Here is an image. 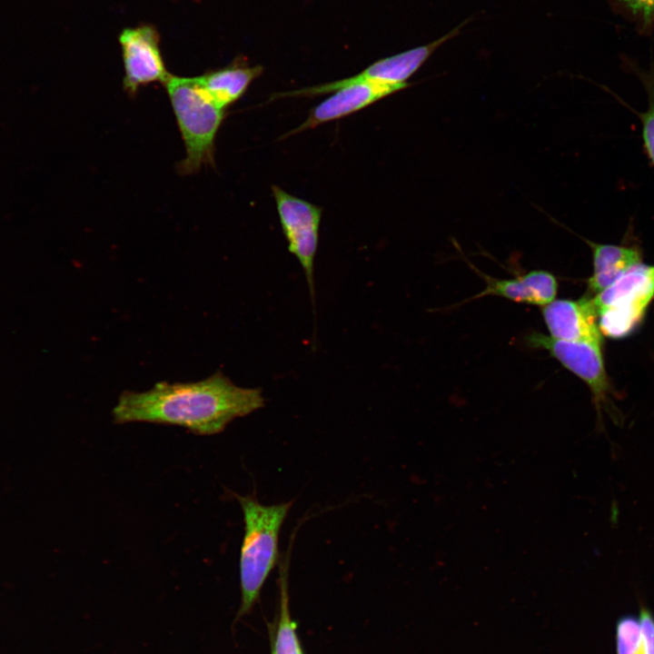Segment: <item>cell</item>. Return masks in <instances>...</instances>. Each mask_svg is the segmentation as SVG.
<instances>
[{"label":"cell","mask_w":654,"mask_h":654,"mask_svg":"<svg viewBox=\"0 0 654 654\" xmlns=\"http://www.w3.org/2000/svg\"><path fill=\"white\" fill-rule=\"evenodd\" d=\"M583 240L592 253L593 272L588 280V291L593 296L612 284L630 267L641 263V253L637 247Z\"/></svg>","instance_id":"4fadbf2b"},{"label":"cell","mask_w":654,"mask_h":654,"mask_svg":"<svg viewBox=\"0 0 654 654\" xmlns=\"http://www.w3.org/2000/svg\"><path fill=\"white\" fill-rule=\"evenodd\" d=\"M526 342L532 348L547 351L561 365L583 381L590 388L598 415H600V409L607 407L612 392L601 344L557 340L539 332L529 334Z\"/></svg>","instance_id":"52a82bcc"},{"label":"cell","mask_w":654,"mask_h":654,"mask_svg":"<svg viewBox=\"0 0 654 654\" xmlns=\"http://www.w3.org/2000/svg\"><path fill=\"white\" fill-rule=\"evenodd\" d=\"M471 18L461 23L440 38L423 45L414 47L402 53L382 58L369 65L363 71L342 80L325 83L322 84L305 87L280 94H275L271 100L280 97H312L320 94L333 93L337 89L349 84L358 82H372L387 84H407V80L412 76L430 58V56L444 43L457 36L462 26Z\"/></svg>","instance_id":"8992f818"},{"label":"cell","mask_w":654,"mask_h":654,"mask_svg":"<svg viewBox=\"0 0 654 654\" xmlns=\"http://www.w3.org/2000/svg\"><path fill=\"white\" fill-rule=\"evenodd\" d=\"M410 85L411 84H387L372 82H358L344 85L312 108L307 119L284 137L350 115Z\"/></svg>","instance_id":"9c48e42d"},{"label":"cell","mask_w":654,"mask_h":654,"mask_svg":"<svg viewBox=\"0 0 654 654\" xmlns=\"http://www.w3.org/2000/svg\"><path fill=\"white\" fill-rule=\"evenodd\" d=\"M648 108L639 114L642 123V137L649 158L654 165V86L649 90Z\"/></svg>","instance_id":"2e32d148"},{"label":"cell","mask_w":654,"mask_h":654,"mask_svg":"<svg viewBox=\"0 0 654 654\" xmlns=\"http://www.w3.org/2000/svg\"><path fill=\"white\" fill-rule=\"evenodd\" d=\"M164 85L185 147L178 170L181 174H193L213 164L214 142L226 110L211 99L197 76L171 74Z\"/></svg>","instance_id":"3957f363"},{"label":"cell","mask_w":654,"mask_h":654,"mask_svg":"<svg viewBox=\"0 0 654 654\" xmlns=\"http://www.w3.org/2000/svg\"><path fill=\"white\" fill-rule=\"evenodd\" d=\"M260 388L236 385L221 371L190 382H159L144 391H124L112 411L114 422L180 426L196 435H214L233 420L263 408Z\"/></svg>","instance_id":"6da1fadb"},{"label":"cell","mask_w":654,"mask_h":654,"mask_svg":"<svg viewBox=\"0 0 654 654\" xmlns=\"http://www.w3.org/2000/svg\"><path fill=\"white\" fill-rule=\"evenodd\" d=\"M242 508L244 533L240 553L241 604L236 619L248 614L278 560L279 534L292 502L272 505L236 495Z\"/></svg>","instance_id":"7a4b0ae2"},{"label":"cell","mask_w":654,"mask_h":654,"mask_svg":"<svg viewBox=\"0 0 654 654\" xmlns=\"http://www.w3.org/2000/svg\"><path fill=\"white\" fill-rule=\"evenodd\" d=\"M634 15H640L645 25L654 19V0H619Z\"/></svg>","instance_id":"ac0fdd59"},{"label":"cell","mask_w":654,"mask_h":654,"mask_svg":"<svg viewBox=\"0 0 654 654\" xmlns=\"http://www.w3.org/2000/svg\"><path fill=\"white\" fill-rule=\"evenodd\" d=\"M262 73L263 66H251L246 61L237 58L229 65L205 73L197 79L211 99L226 110L244 94Z\"/></svg>","instance_id":"7c38bea8"},{"label":"cell","mask_w":654,"mask_h":654,"mask_svg":"<svg viewBox=\"0 0 654 654\" xmlns=\"http://www.w3.org/2000/svg\"><path fill=\"white\" fill-rule=\"evenodd\" d=\"M639 619L642 654H654V615L648 608L642 606Z\"/></svg>","instance_id":"e0dca14e"},{"label":"cell","mask_w":654,"mask_h":654,"mask_svg":"<svg viewBox=\"0 0 654 654\" xmlns=\"http://www.w3.org/2000/svg\"><path fill=\"white\" fill-rule=\"evenodd\" d=\"M286 573L280 580L279 613L272 643V654H304L298 634L297 624L292 619Z\"/></svg>","instance_id":"5bb4252c"},{"label":"cell","mask_w":654,"mask_h":654,"mask_svg":"<svg viewBox=\"0 0 654 654\" xmlns=\"http://www.w3.org/2000/svg\"><path fill=\"white\" fill-rule=\"evenodd\" d=\"M616 654H642L639 617L624 615L616 623Z\"/></svg>","instance_id":"9a60e30c"},{"label":"cell","mask_w":654,"mask_h":654,"mask_svg":"<svg viewBox=\"0 0 654 654\" xmlns=\"http://www.w3.org/2000/svg\"><path fill=\"white\" fill-rule=\"evenodd\" d=\"M541 312L550 337L602 345L597 312L590 296L553 300L542 307Z\"/></svg>","instance_id":"30bf717a"},{"label":"cell","mask_w":654,"mask_h":654,"mask_svg":"<svg viewBox=\"0 0 654 654\" xmlns=\"http://www.w3.org/2000/svg\"><path fill=\"white\" fill-rule=\"evenodd\" d=\"M124 77V89L134 95L152 83H164L171 74L166 70L160 50L157 31L149 25L123 30L119 36Z\"/></svg>","instance_id":"ba28073f"},{"label":"cell","mask_w":654,"mask_h":654,"mask_svg":"<svg viewBox=\"0 0 654 654\" xmlns=\"http://www.w3.org/2000/svg\"><path fill=\"white\" fill-rule=\"evenodd\" d=\"M590 298L602 335L618 339L630 334L654 300V265H633Z\"/></svg>","instance_id":"277c9868"},{"label":"cell","mask_w":654,"mask_h":654,"mask_svg":"<svg viewBox=\"0 0 654 654\" xmlns=\"http://www.w3.org/2000/svg\"><path fill=\"white\" fill-rule=\"evenodd\" d=\"M288 251L300 263L315 314L314 261L319 243L322 208L296 197L278 185L272 186Z\"/></svg>","instance_id":"5b68a950"},{"label":"cell","mask_w":654,"mask_h":654,"mask_svg":"<svg viewBox=\"0 0 654 654\" xmlns=\"http://www.w3.org/2000/svg\"><path fill=\"white\" fill-rule=\"evenodd\" d=\"M485 281V288L473 299L488 295L500 296L513 302L545 306L557 295L558 281L544 270H534L510 279H498L478 272Z\"/></svg>","instance_id":"8fae6325"}]
</instances>
